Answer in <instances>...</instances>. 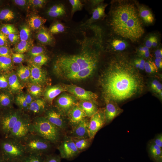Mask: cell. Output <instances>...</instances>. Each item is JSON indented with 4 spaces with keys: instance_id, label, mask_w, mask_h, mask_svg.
<instances>
[{
    "instance_id": "6da1fadb",
    "label": "cell",
    "mask_w": 162,
    "mask_h": 162,
    "mask_svg": "<svg viewBox=\"0 0 162 162\" xmlns=\"http://www.w3.org/2000/svg\"><path fill=\"white\" fill-rule=\"evenodd\" d=\"M126 58L116 56L110 61L100 80L105 101L127 100L141 92L143 78Z\"/></svg>"
},
{
    "instance_id": "7a4b0ae2",
    "label": "cell",
    "mask_w": 162,
    "mask_h": 162,
    "mask_svg": "<svg viewBox=\"0 0 162 162\" xmlns=\"http://www.w3.org/2000/svg\"><path fill=\"white\" fill-rule=\"evenodd\" d=\"M85 35L80 42L77 53L62 55L55 61L53 71L59 77L71 80H79L90 76L96 69L101 48L100 35Z\"/></svg>"
},
{
    "instance_id": "3957f363",
    "label": "cell",
    "mask_w": 162,
    "mask_h": 162,
    "mask_svg": "<svg viewBox=\"0 0 162 162\" xmlns=\"http://www.w3.org/2000/svg\"><path fill=\"white\" fill-rule=\"evenodd\" d=\"M109 25L116 35L132 42L139 40L145 33L138 5L133 1L116 0L112 3Z\"/></svg>"
},
{
    "instance_id": "277c9868",
    "label": "cell",
    "mask_w": 162,
    "mask_h": 162,
    "mask_svg": "<svg viewBox=\"0 0 162 162\" xmlns=\"http://www.w3.org/2000/svg\"><path fill=\"white\" fill-rule=\"evenodd\" d=\"M33 133L51 143L58 142L60 138V129L51 123L44 116H39L32 119Z\"/></svg>"
},
{
    "instance_id": "5b68a950",
    "label": "cell",
    "mask_w": 162,
    "mask_h": 162,
    "mask_svg": "<svg viewBox=\"0 0 162 162\" xmlns=\"http://www.w3.org/2000/svg\"><path fill=\"white\" fill-rule=\"evenodd\" d=\"M0 148L4 162L22 160L27 154L21 142L10 138H5L1 142Z\"/></svg>"
},
{
    "instance_id": "8992f818",
    "label": "cell",
    "mask_w": 162,
    "mask_h": 162,
    "mask_svg": "<svg viewBox=\"0 0 162 162\" xmlns=\"http://www.w3.org/2000/svg\"><path fill=\"white\" fill-rule=\"evenodd\" d=\"M27 154L44 155L51 148V143L34 133L28 135L21 142Z\"/></svg>"
},
{
    "instance_id": "52a82bcc",
    "label": "cell",
    "mask_w": 162,
    "mask_h": 162,
    "mask_svg": "<svg viewBox=\"0 0 162 162\" xmlns=\"http://www.w3.org/2000/svg\"><path fill=\"white\" fill-rule=\"evenodd\" d=\"M33 133L32 119L28 115L22 113L8 137L22 142L28 135Z\"/></svg>"
},
{
    "instance_id": "ba28073f",
    "label": "cell",
    "mask_w": 162,
    "mask_h": 162,
    "mask_svg": "<svg viewBox=\"0 0 162 162\" xmlns=\"http://www.w3.org/2000/svg\"><path fill=\"white\" fill-rule=\"evenodd\" d=\"M22 112L20 110H9L0 116V131L7 138Z\"/></svg>"
},
{
    "instance_id": "9c48e42d",
    "label": "cell",
    "mask_w": 162,
    "mask_h": 162,
    "mask_svg": "<svg viewBox=\"0 0 162 162\" xmlns=\"http://www.w3.org/2000/svg\"><path fill=\"white\" fill-rule=\"evenodd\" d=\"M61 158L71 160L80 153L76 148L72 137H66L58 147Z\"/></svg>"
},
{
    "instance_id": "30bf717a",
    "label": "cell",
    "mask_w": 162,
    "mask_h": 162,
    "mask_svg": "<svg viewBox=\"0 0 162 162\" xmlns=\"http://www.w3.org/2000/svg\"><path fill=\"white\" fill-rule=\"evenodd\" d=\"M67 91L81 101L95 102L98 98L97 95L91 91L74 85H66L64 86Z\"/></svg>"
},
{
    "instance_id": "8fae6325",
    "label": "cell",
    "mask_w": 162,
    "mask_h": 162,
    "mask_svg": "<svg viewBox=\"0 0 162 162\" xmlns=\"http://www.w3.org/2000/svg\"><path fill=\"white\" fill-rule=\"evenodd\" d=\"M106 124L104 110H98L91 117L88 125V137L93 139L98 131Z\"/></svg>"
},
{
    "instance_id": "7c38bea8",
    "label": "cell",
    "mask_w": 162,
    "mask_h": 162,
    "mask_svg": "<svg viewBox=\"0 0 162 162\" xmlns=\"http://www.w3.org/2000/svg\"><path fill=\"white\" fill-rule=\"evenodd\" d=\"M74 98L65 94L59 96L56 102V106L58 110L61 113H68L73 107L77 104Z\"/></svg>"
},
{
    "instance_id": "4fadbf2b",
    "label": "cell",
    "mask_w": 162,
    "mask_h": 162,
    "mask_svg": "<svg viewBox=\"0 0 162 162\" xmlns=\"http://www.w3.org/2000/svg\"><path fill=\"white\" fill-rule=\"evenodd\" d=\"M105 102L106 106L104 110V113L106 123L108 124L122 113L123 110L118 106L115 102L107 101Z\"/></svg>"
},
{
    "instance_id": "5bb4252c",
    "label": "cell",
    "mask_w": 162,
    "mask_h": 162,
    "mask_svg": "<svg viewBox=\"0 0 162 162\" xmlns=\"http://www.w3.org/2000/svg\"><path fill=\"white\" fill-rule=\"evenodd\" d=\"M44 117L60 130L64 129L66 127V122L58 111L52 109H49L46 112Z\"/></svg>"
},
{
    "instance_id": "9a60e30c",
    "label": "cell",
    "mask_w": 162,
    "mask_h": 162,
    "mask_svg": "<svg viewBox=\"0 0 162 162\" xmlns=\"http://www.w3.org/2000/svg\"><path fill=\"white\" fill-rule=\"evenodd\" d=\"M30 69L29 79L32 83L41 85L45 82L46 79V74L41 67L31 64Z\"/></svg>"
},
{
    "instance_id": "2e32d148",
    "label": "cell",
    "mask_w": 162,
    "mask_h": 162,
    "mask_svg": "<svg viewBox=\"0 0 162 162\" xmlns=\"http://www.w3.org/2000/svg\"><path fill=\"white\" fill-rule=\"evenodd\" d=\"M89 121L86 118L74 126L71 131L73 138H89L88 125Z\"/></svg>"
},
{
    "instance_id": "e0dca14e",
    "label": "cell",
    "mask_w": 162,
    "mask_h": 162,
    "mask_svg": "<svg viewBox=\"0 0 162 162\" xmlns=\"http://www.w3.org/2000/svg\"><path fill=\"white\" fill-rule=\"evenodd\" d=\"M68 113L69 122L73 127L86 118V117L83 110L77 104L73 107Z\"/></svg>"
},
{
    "instance_id": "ac0fdd59",
    "label": "cell",
    "mask_w": 162,
    "mask_h": 162,
    "mask_svg": "<svg viewBox=\"0 0 162 162\" xmlns=\"http://www.w3.org/2000/svg\"><path fill=\"white\" fill-rule=\"evenodd\" d=\"M107 5V4L104 3H100L98 4L93 10L91 18L82 25H89L103 18L106 15L105 10Z\"/></svg>"
},
{
    "instance_id": "d6986e66",
    "label": "cell",
    "mask_w": 162,
    "mask_h": 162,
    "mask_svg": "<svg viewBox=\"0 0 162 162\" xmlns=\"http://www.w3.org/2000/svg\"><path fill=\"white\" fill-rule=\"evenodd\" d=\"M46 104L45 101L41 99L33 100L29 105L26 111L30 113L38 116L39 114L45 111Z\"/></svg>"
},
{
    "instance_id": "ffe728a7",
    "label": "cell",
    "mask_w": 162,
    "mask_h": 162,
    "mask_svg": "<svg viewBox=\"0 0 162 162\" xmlns=\"http://www.w3.org/2000/svg\"><path fill=\"white\" fill-rule=\"evenodd\" d=\"M66 91L64 87L55 86L47 88L44 93L45 99L48 103L52 104L54 99L62 92Z\"/></svg>"
},
{
    "instance_id": "44dd1931",
    "label": "cell",
    "mask_w": 162,
    "mask_h": 162,
    "mask_svg": "<svg viewBox=\"0 0 162 162\" xmlns=\"http://www.w3.org/2000/svg\"><path fill=\"white\" fill-rule=\"evenodd\" d=\"M148 153L150 158L153 162H162V148L152 141L149 145Z\"/></svg>"
},
{
    "instance_id": "7402d4cb",
    "label": "cell",
    "mask_w": 162,
    "mask_h": 162,
    "mask_svg": "<svg viewBox=\"0 0 162 162\" xmlns=\"http://www.w3.org/2000/svg\"><path fill=\"white\" fill-rule=\"evenodd\" d=\"M95 102L81 101L78 105L83 110L86 117H91L98 110Z\"/></svg>"
},
{
    "instance_id": "603a6c76",
    "label": "cell",
    "mask_w": 162,
    "mask_h": 162,
    "mask_svg": "<svg viewBox=\"0 0 162 162\" xmlns=\"http://www.w3.org/2000/svg\"><path fill=\"white\" fill-rule=\"evenodd\" d=\"M138 8L139 15L142 22L148 24L153 23L154 17L149 9L144 6H138Z\"/></svg>"
},
{
    "instance_id": "cb8c5ba5",
    "label": "cell",
    "mask_w": 162,
    "mask_h": 162,
    "mask_svg": "<svg viewBox=\"0 0 162 162\" xmlns=\"http://www.w3.org/2000/svg\"><path fill=\"white\" fill-rule=\"evenodd\" d=\"M47 14L50 17L56 18L62 16L66 14L64 6L62 4H58L51 7L47 11Z\"/></svg>"
},
{
    "instance_id": "d4e9b609",
    "label": "cell",
    "mask_w": 162,
    "mask_h": 162,
    "mask_svg": "<svg viewBox=\"0 0 162 162\" xmlns=\"http://www.w3.org/2000/svg\"><path fill=\"white\" fill-rule=\"evenodd\" d=\"M8 85L10 90L13 92L19 91L23 88L17 75L14 74H10L8 77Z\"/></svg>"
},
{
    "instance_id": "484cf974",
    "label": "cell",
    "mask_w": 162,
    "mask_h": 162,
    "mask_svg": "<svg viewBox=\"0 0 162 162\" xmlns=\"http://www.w3.org/2000/svg\"><path fill=\"white\" fill-rule=\"evenodd\" d=\"M37 38L41 43L49 44L53 40V38L49 31L46 29L42 27L39 31L37 34Z\"/></svg>"
},
{
    "instance_id": "4316f807",
    "label": "cell",
    "mask_w": 162,
    "mask_h": 162,
    "mask_svg": "<svg viewBox=\"0 0 162 162\" xmlns=\"http://www.w3.org/2000/svg\"><path fill=\"white\" fill-rule=\"evenodd\" d=\"M46 20L36 15L32 16L28 21L29 26L33 29H37L41 27L46 22Z\"/></svg>"
},
{
    "instance_id": "83f0119b",
    "label": "cell",
    "mask_w": 162,
    "mask_h": 162,
    "mask_svg": "<svg viewBox=\"0 0 162 162\" xmlns=\"http://www.w3.org/2000/svg\"><path fill=\"white\" fill-rule=\"evenodd\" d=\"M72 138L76 148L80 152L86 149L90 146L91 139L89 138Z\"/></svg>"
},
{
    "instance_id": "f1b7e54d",
    "label": "cell",
    "mask_w": 162,
    "mask_h": 162,
    "mask_svg": "<svg viewBox=\"0 0 162 162\" xmlns=\"http://www.w3.org/2000/svg\"><path fill=\"white\" fill-rule=\"evenodd\" d=\"M111 45L114 50L119 52L124 50L127 47V44L124 40L118 38H115L112 41Z\"/></svg>"
},
{
    "instance_id": "f546056e",
    "label": "cell",
    "mask_w": 162,
    "mask_h": 162,
    "mask_svg": "<svg viewBox=\"0 0 162 162\" xmlns=\"http://www.w3.org/2000/svg\"><path fill=\"white\" fill-rule=\"evenodd\" d=\"M17 76L22 80L26 81L29 79L30 70L29 67L26 66L20 67L17 71Z\"/></svg>"
},
{
    "instance_id": "4dcf8cb0",
    "label": "cell",
    "mask_w": 162,
    "mask_h": 162,
    "mask_svg": "<svg viewBox=\"0 0 162 162\" xmlns=\"http://www.w3.org/2000/svg\"><path fill=\"white\" fill-rule=\"evenodd\" d=\"M12 67L10 56H0V68L4 71H8Z\"/></svg>"
},
{
    "instance_id": "1f68e13d",
    "label": "cell",
    "mask_w": 162,
    "mask_h": 162,
    "mask_svg": "<svg viewBox=\"0 0 162 162\" xmlns=\"http://www.w3.org/2000/svg\"><path fill=\"white\" fill-rule=\"evenodd\" d=\"M49 60L48 57L45 54H42L31 58V64L41 67L45 64Z\"/></svg>"
},
{
    "instance_id": "d6a6232c",
    "label": "cell",
    "mask_w": 162,
    "mask_h": 162,
    "mask_svg": "<svg viewBox=\"0 0 162 162\" xmlns=\"http://www.w3.org/2000/svg\"><path fill=\"white\" fill-rule=\"evenodd\" d=\"M41 85L31 83L28 85V91L29 94L34 97H38L42 92Z\"/></svg>"
},
{
    "instance_id": "836d02e7",
    "label": "cell",
    "mask_w": 162,
    "mask_h": 162,
    "mask_svg": "<svg viewBox=\"0 0 162 162\" xmlns=\"http://www.w3.org/2000/svg\"><path fill=\"white\" fill-rule=\"evenodd\" d=\"M30 44L27 40H21L14 48L16 53L23 54L30 49Z\"/></svg>"
},
{
    "instance_id": "e575fe53",
    "label": "cell",
    "mask_w": 162,
    "mask_h": 162,
    "mask_svg": "<svg viewBox=\"0 0 162 162\" xmlns=\"http://www.w3.org/2000/svg\"><path fill=\"white\" fill-rule=\"evenodd\" d=\"M44 155L37 154H27L22 160V162H43Z\"/></svg>"
},
{
    "instance_id": "d590c367",
    "label": "cell",
    "mask_w": 162,
    "mask_h": 162,
    "mask_svg": "<svg viewBox=\"0 0 162 162\" xmlns=\"http://www.w3.org/2000/svg\"><path fill=\"white\" fill-rule=\"evenodd\" d=\"M14 13L9 9H4L0 11V20L10 21L14 18Z\"/></svg>"
},
{
    "instance_id": "8d00e7d4",
    "label": "cell",
    "mask_w": 162,
    "mask_h": 162,
    "mask_svg": "<svg viewBox=\"0 0 162 162\" xmlns=\"http://www.w3.org/2000/svg\"><path fill=\"white\" fill-rule=\"evenodd\" d=\"M11 104V101L9 97L7 94L2 93L0 94V106L4 108H9Z\"/></svg>"
},
{
    "instance_id": "74e56055",
    "label": "cell",
    "mask_w": 162,
    "mask_h": 162,
    "mask_svg": "<svg viewBox=\"0 0 162 162\" xmlns=\"http://www.w3.org/2000/svg\"><path fill=\"white\" fill-rule=\"evenodd\" d=\"M65 30V27L64 25L59 22H57L51 26L50 32L52 34H58L64 32Z\"/></svg>"
},
{
    "instance_id": "f35d334b",
    "label": "cell",
    "mask_w": 162,
    "mask_h": 162,
    "mask_svg": "<svg viewBox=\"0 0 162 162\" xmlns=\"http://www.w3.org/2000/svg\"><path fill=\"white\" fill-rule=\"evenodd\" d=\"M69 2L72 7L71 12V16L76 11L81 10L84 5V4L79 0H69Z\"/></svg>"
},
{
    "instance_id": "ab89813d",
    "label": "cell",
    "mask_w": 162,
    "mask_h": 162,
    "mask_svg": "<svg viewBox=\"0 0 162 162\" xmlns=\"http://www.w3.org/2000/svg\"><path fill=\"white\" fill-rule=\"evenodd\" d=\"M44 49L41 46H35L32 48L29 51L28 54L31 58L42 54L45 52Z\"/></svg>"
},
{
    "instance_id": "60d3db41",
    "label": "cell",
    "mask_w": 162,
    "mask_h": 162,
    "mask_svg": "<svg viewBox=\"0 0 162 162\" xmlns=\"http://www.w3.org/2000/svg\"><path fill=\"white\" fill-rule=\"evenodd\" d=\"M16 103L21 111H26L29 105L27 104L22 94L17 96L16 98Z\"/></svg>"
},
{
    "instance_id": "b9f144b4",
    "label": "cell",
    "mask_w": 162,
    "mask_h": 162,
    "mask_svg": "<svg viewBox=\"0 0 162 162\" xmlns=\"http://www.w3.org/2000/svg\"><path fill=\"white\" fill-rule=\"evenodd\" d=\"M30 32V30L29 27L26 25L22 26L19 34L20 39L21 40H27L29 38Z\"/></svg>"
},
{
    "instance_id": "7bdbcfd3",
    "label": "cell",
    "mask_w": 162,
    "mask_h": 162,
    "mask_svg": "<svg viewBox=\"0 0 162 162\" xmlns=\"http://www.w3.org/2000/svg\"><path fill=\"white\" fill-rule=\"evenodd\" d=\"M0 31L6 35L11 34H17V30L15 27L10 24L3 25L1 28Z\"/></svg>"
},
{
    "instance_id": "ee69618b",
    "label": "cell",
    "mask_w": 162,
    "mask_h": 162,
    "mask_svg": "<svg viewBox=\"0 0 162 162\" xmlns=\"http://www.w3.org/2000/svg\"><path fill=\"white\" fill-rule=\"evenodd\" d=\"M144 69L146 71L149 73H153L158 72V68L154 62L148 61L145 62Z\"/></svg>"
},
{
    "instance_id": "f6af8a7d",
    "label": "cell",
    "mask_w": 162,
    "mask_h": 162,
    "mask_svg": "<svg viewBox=\"0 0 162 162\" xmlns=\"http://www.w3.org/2000/svg\"><path fill=\"white\" fill-rule=\"evenodd\" d=\"M151 88L154 92L158 94L162 97V85L158 80H153L151 84Z\"/></svg>"
},
{
    "instance_id": "bcb514c9",
    "label": "cell",
    "mask_w": 162,
    "mask_h": 162,
    "mask_svg": "<svg viewBox=\"0 0 162 162\" xmlns=\"http://www.w3.org/2000/svg\"><path fill=\"white\" fill-rule=\"evenodd\" d=\"M60 155L51 154L44 156L43 162H61Z\"/></svg>"
},
{
    "instance_id": "7dc6e473",
    "label": "cell",
    "mask_w": 162,
    "mask_h": 162,
    "mask_svg": "<svg viewBox=\"0 0 162 162\" xmlns=\"http://www.w3.org/2000/svg\"><path fill=\"white\" fill-rule=\"evenodd\" d=\"M25 55L23 54L12 53L11 59L13 62L15 63H20L24 60Z\"/></svg>"
},
{
    "instance_id": "c3c4849f",
    "label": "cell",
    "mask_w": 162,
    "mask_h": 162,
    "mask_svg": "<svg viewBox=\"0 0 162 162\" xmlns=\"http://www.w3.org/2000/svg\"><path fill=\"white\" fill-rule=\"evenodd\" d=\"M137 52L140 56L144 58H148L150 55L149 49L145 46L139 47L138 49Z\"/></svg>"
},
{
    "instance_id": "681fc988",
    "label": "cell",
    "mask_w": 162,
    "mask_h": 162,
    "mask_svg": "<svg viewBox=\"0 0 162 162\" xmlns=\"http://www.w3.org/2000/svg\"><path fill=\"white\" fill-rule=\"evenodd\" d=\"M145 62V60L142 58L136 59L134 61V66L136 68L143 70L144 69V64Z\"/></svg>"
},
{
    "instance_id": "f907efd6",
    "label": "cell",
    "mask_w": 162,
    "mask_h": 162,
    "mask_svg": "<svg viewBox=\"0 0 162 162\" xmlns=\"http://www.w3.org/2000/svg\"><path fill=\"white\" fill-rule=\"evenodd\" d=\"M8 85V77L5 75L0 76V88H7Z\"/></svg>"
},
{
    "instance_id": "816d5d0a",
    "label": "cell",
    "mask_w": 162,
    "mask_h": 162,
    "mask_svg": "<svg viewBox=\"0 0 162 162\" xmlns=\"http://www.w3.org/2000/svg\"><path fill=\"white\" fill-rule=\"evenodd\" d=\"M28 2L33 6L42 8L46 3V1L44 0H30L28 1Z\"/></svg>"
},
{
    "instance_id": "f5cc1de1",
    "label": "cell",
    "mask_w": 162,
    "mask_h": 162,
    "mask_svg": "<svg viewBox=\"0 0 162 162\" xmlns=\"http://www.w3.org/2000/svg\"><path fill=\"white\" fill-rule=\"evenodd\" d=\"M152 141L156 145L162 148V134H161L157 135Z\"/></svg>"
},
{
    "instance_id": "db71d44e",
    "label": "cell",
    "mask_w": 162,
    "mask_h": 162,
    "mask_svg": "<svg viewBox=\"0 0 162 162\" xmlns=\"http://www.w3.org/2000/svg\"><path fill=\"white\" fill-rule=\"evenodd\" d=\"M0 56H10L8 47L5 46H0Z\"/></svg>"
},
{
    "instance_id": "11a10c76",
    "label": "cell",
    "mask_w": 162,
    "mask_h": 162,
    "mask_svg": "<svg viewBox=\"0 0 162 162\" xmlns=\"http://www.w3.org/2000/svg\"><path fill=\"white\" fill-rule=\"evenodd\" d=\"M10 41L13 43L16 42L19 39V34H11L7 36Z\"/></svg>"
},
{
    "instance_id": "9f6ffc18",
    "label": "cell",
    "mask_w": 162,
    "mask_h": 162,
    "mask_svg": "<svg viewBox=\"0 0 162 162\" xmlns=\"http://www.w3.org/2000/svg\"><path fill=\"white\" fill-rule=\"evenodd\" d=\"M8 37L0 31V46H4L7 42Z\"/></svg>"
},
{
    "instance_id": "6f0895ef",
    "label": "cell",
    "mask_w": 162,
    "mask_h": 162,
    "mask_svg": "<svg viewBox=\"0 0 162 162\" xmlns=\"http://www.w3.org/2000/svg\"><path fill=\"white\" fill-rule=\"evenodd\" d=\"M153 36L149 37L145 42V46L147 48L150 49L152 47V43Z\"/></svg>"
},
{
    "instance_id": "680465c9",
    "label": "cell",
    "mask_w": 162,
    "mask_h": 162,
    "mask_svg": "<svg viewBox=\"0 0 162 162\" xmlns=\"http://www.w3.org/2000/svg\"><path fill=\"white\" fill-rule=\"evenodd\" d=\"M22 95L26 103L29 106L33 100L32 96L30 94H22Z\"/></svg>"
},
{
    "instance_id": "91938a15",
    "label": "cell",
    "mask_w": 162,
    "mask_h": 162,
    "mask_svg": "<svg viewBox=\"0 0 162 162\" xmlns=\"http://www.w3.org/2000/svg\"><path fill=\"white\" fill-rule=\"evenodd\" d=\"M155 64L157 68L161 69L162 68V59L161 58H155L154 61Z\"/></svg>"
},
{
    "instance_id": "94428289",
    "label": "cell",
    "mask_w": 162,
    "mask_h": 162,
    "mask_svg": "<svg viewBox=\"0 0 162 162\" xmlns=\"http://www.w3.org/2000/svg\"><path fill=\"white\" fill-rule=\"evenodd\" d=\"M156 58H162V50L161 49L157 50L155 52Z\"/></svg>"
},
{
    "instance_id": "6125c7cd",
    "label": "cell",
    "mask_w": 162,
    "mask_h": 162,
    "mask_svg": "<svg viewBox=\"0 0 162 162\" xmlns=\"http://www.w3.org/2000/svg\"><path fill=\"white\" fill-rule=\"evenodd\" d=\"M14 2L15 4L18 5L23 6L26 4L27 1L25 0H15Z\"/></svg>"
},
{
    "instance_id": "be15d7a7",
    "label": "cell",
    "mask_w": 162,
    "mask_h": 162,
    "mask_svg": "<svg viewBox=\"0 0 162 162\" xmlns=\"http://www.w3.org/2000/svg\"><path fill=\"white\" fill-rule=\"evenodd\" d=\"M158 39L157 37L155 36H153L152 43V47H156L158 44Z\"/></svg>"
},
{
    "instance_id": "e7e4bbea",
    "label": "cell",
    "mask_w": 162,
    "mask_h": 162,
    "mask_svg": "<svg viewBox=\"0 0 162 162\" xmlns=\"http://www.w3.org/2000/svg\"><path fill=\"white\" fill-rule=\"evenodd\" d=\"M0 162H4L1 154H0Z\"/></svg>"
},
{
    "instance_id": "03108f58",
    "label": "cell",
    "mask_w": 162,
    "mask_h": 162,
    "mask_svg": "<svg viewBox=\"0 0 162 162\" xmlns=\"http://www.w3.org/2000/svg\"><path fill=\"white\" fill-rule=\"evenodd\" d=\"M10 162H22V160H15L13 161Z\"/></svg>"
},
{
    "instance_id": "003e7915",
    "label": "cell",
    "mask_w": 162,
    "mask_h": 162,
    "mask_svg": "<svg viewBox=\"0 0 162 162\" xmlns=\"http://www.w3.org/2000/svg\"></svg>"
}]
</instances>
